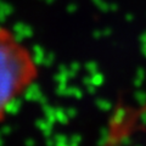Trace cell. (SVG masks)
Instances as JSON below:
<instances>
[{"label":"cell","mask_w":146,"mask_h":146,"mask_svg":"<svg viewBox=\"0 0 146 146\" xmlns=\"http://www.w3.org/2000/svg\"><path fill=\"white\" fill-rule=\"evenodd\" d=\"M38 58L9 27L0 26V123L39 78Z\"/></svg>","instance_id":"obj_1"}]
</instances>
